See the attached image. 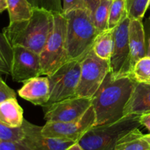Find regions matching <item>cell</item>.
<instances>
[{"label":"cell","instance_id":"9","mask_svg":"<svg viewBox=\"0 0 150 150\" xmlns=\"http://www.w3.org/2000/svg\"><path fill=\"white\" fill-rule=\"evenodd\" d=\"M96 116L91 106L79 120L69 122H46L42 127L44 136L54 139L79 142L90 128L95 126Z\"/></svg>","mask_w":150,"mask_h":150},{"label":"cell","instance_id":"26","mask_svg":"<svg viewBox=\"0 0 150 150\" xmlns=\"http://www.w3.org/2000/svg\"><path fill=\"white\" fill-rule=\"evenodd\" d=\"M23 130L21 127H10L0 122V141L18 142L23 139Z\"/></svg>","mask_w":150,"mask_h":150},{"label":"cell","instance_id":"3","mask_svg":"<svg viewBox=\"0 0 150 150\" xmlns=\"http://www.w3.org/2000/svg\"><path fill=\"white\" fill-rule=\"evenodd\" d=\"M64 15L67 21L66 42L69 60L82 59L92 49L99 34L92 14L87 8H81Z\"/></svg>","mask_w":150,"mask_h":150},{"label":"cell","instance_id":"6","mask_svg":"<svg viewBox=\"0 0 150 150\" xmlns=\"http://www.w3.org/2000/svg\"><path fill=\"white\" fill-rule=\"evenodd\" d=\"M81 60H69L53 74L47 76L50 97L45 105L76 96L81 75Z\"/></svg>","mask_w":150,"mask_h":150},{"label":"cell","instance_id":"20","mask_svg":"<svg viewBox=\"0 0 150 150\" xmlns=\"http://www.w3.org/2000/svg\"><path fill=\"white\" fill-rule=\"evenodd\" d=\"M13 56V46L4 33L0 32V77L10 75Z\"/></svg>","mask_w":150,"mask_h":150},{"label":"cell","instance_id":"15","mask_svg":"<svg viewBox=\"0 0 150 150\" xmlns=\"http://www.w3.org/2000/svg\"><path fill=\"white\" fill-rule=\"evenodd\" d=\"M150 111V84L136 83L124 110V117L140 116Z\"/></svg>","mask_w":150,"mask_h":150},{"label":"cell","instance_id":"11","mask_svg":"<svg viewBox=\"0 0 150 150\" xmlns=\"http://www.w3.org/2000/svg\"><path fill=\"white\" fill-rule=\"evenodd\" d=\"M10 76L14 81L24 83L42 74L39 54L22 46H13Z\"/></svg>","mask_w":150,"mask_h":150},{"label":"cell","instance_id":"19","mask_svg":"<svg viewBox=\"0 0 150 150\" xmlns=\"http://www.w3.org/2000/svg\"><path fill=\"white\" fill-rule=\"evenodd\" d=\"M34 9L27 0H8L7 11L10 23L29 19L33 14Z\"/></svg>","mask_w":150,"mask_h":150},{"label":"cell","instance_id":"23","mask_svg":"<svg viewBox=\"0 0 150 150\" xmlns=\"http://www.w3.org/2000/svg\"><path fill=\"white\" fill-rule=\"evenodd\" d=\"M127 16L126 0H113L109 10L108 29H114Z\"/></svg>","mask_w":150,"mask_h":150},{"label":"cell","instance_id":"8","mask_svg":"<svg viewBox=\"0 0 150 150\" xmlns=\"http://www.w3.org/2000/svg\"><path fill=\"white\" fill-rule=\"evenodd\" d=\"M130 19L126 16L114 29V48L109 60L110 73L114 79L129 76L131 71L129 45Z\"/></svg>","mask_w":150,"mask_h":150},{"label":"cell","instance_id":"37","mask_svg":"<svg viewBox=\"0 0 150 150\" xmlns=\"http://www.w3.org/2000/svg\"><path fill=\"white\" fill-rule=\"evenodd\" d=\"M149 3H150V1H149Z\"/></svg>","mask_w":150,"mask_h":150},{"label":"cell","instance_id":"22","mask_svg":"<svg viewBox=\"0 0 150 150\" xmlns=\"http://www.w3.org/2000/svg\"><path fill=\"white\" fill-rule=\"evenodd\" d=\"M129 77L136 83L150 84V57L139 59L132 68Z\"/></svg>","mask_w":150,"mask_h":150},{"label":"cell","instance_id":"4","mask_svg":"<svg viewBox=\"0 0 150 150\" xmlns=\"http://www.w3.org/2000/svg\"><path fill=\"white\" fill-rule=\"evenodd\" d=\"M140 126L139 116H125L114 122L94 126L79 143L84 150H115L117 142L123 136Z\"/></svg>","mask_w":150,"mask_h":150},{"label":"cell","instance_id":"32","mask_svg":"<svg viewBox=\"0 0 150 150\" xmlns=\"http://www.w3.org/2000/svg\"><path fill=\"white\" fill-rule=\"evenodd\" d=\"M101 1L102 0H84V2L86 8L92 13Z\"/></svg>","mask_w":150,"mask_h":150},{"label":"cell","instance_id":"18","mask_svg":"<svg viewBox=\"0 0 150 150\" xmlns=\"http://www.w3.org/2000/svg\"><path fill=\"white\" fill-rule=\"evenodd\" d=\"M114 29L98 34L94 42L92 51L100 58L109 61L114 48Z\"/></svg>","mask_w":150,"mask_h":150},{"label":"cell","instance_id":"30","mask_svg":"<svg viewBox=\"0 0 150 150\" xmlns=\"http://www.w3.org/2000/svg\"><path fill=\"white\" fill-rule=\"evenodd\" d=\"M144 29L145 39H146V56L150 57V16L144 23Z\"/></svg>","mask_w":150,"mask_h":150},{"label":"cell","instance_id":"2","mask_svg":"<svg viewBox=\"0 0 150 150\" xmlns=\"http://www.w3.org/2000/svg\"><path fill=\"white\" fill-rule=\"evenodd\" d=\"M54 14L41 9H34L29 19L9 23L3 33L12 46H22L40 54L49 37Z\"/></svg>","mask_w":150,"mask_h":150},{"label":"cell","instance_id":"31","mask_svg":"<svg viewBox=\"0 0 150 150\" xmlns=\"http://www.w3.org/2000/svg\"><path fill=\"white\" fill-rule=\"evenodd\" d=\"M139 122L141 123V125L146 127L150 134V111L139 116Z\"/></svg>","mask_w":150,"mask_h":150},{"label":"cell","instance_id":"1","mask_svg":"<svg viewBox=\"0 0 150 150\" xmlns=\"http://www.w3.org/2000/svg\"><path fill=\"white\" fill-rule=\"evenodd\" d=\"M136 82L129 76L114 79L108 73L92 99L96 116L95 125L118 121L124 117V110Z\"/></svg>","mask_w":150,"mask_h":150},{"label":"cell","instance_id":"33","mask_svg":"<svg viewBox=\"0 0 150 150\" xmlns=\"http://www.w3.org/2000/svg\"><path fill=\"white\" fill-rule=\"evenodd\" d=\"M65 150H84L79 142H75L67 148Z\"/></svg>","mask_w":150,"mask_h":150},{"label":"cell","instance_id":"27","mask_svg":"<svg viewBox=\"0 0 150 150\" xmlns=\"http://www.w3.org/2000/svg\"><path fill=\"white\" fill-rule=\"evenodd\" d=\"M0 150H32L23 141L7 142L0 141Z\"/></svg>","mask_w":150,"mask_h":150},{"label":"cell","instance_id":"24","mask_svg":"<svg viewBox=\"0 0 150 150\" xmlns=\"http://www.w3.org/2000/svg\"><path fill=\"white\" fill-rule=\"evenodd\" d=\"M150 0H126L127 16L130 19H143L150 6Z\"/></svg>","mask_w":150,"mask_h":150},{"label":"cell","instance_id":"12","mask_svg":"<svg viewBox=\"0 0 150 150\" xmlns=\"http://www.w3.org/2000/svg\"><path fill=\"white\" fill-rule=\"evenodd\" d=\"M23 142L32 150H65L75 142L47 137L42 133V127L23 120Z\"/></svg>","mask_w":150,"mask_h":150},{"label":"cell","instance_id":"29","mask_svg":"<svg viewBox=\"0 0 150 150\" xmlns=\"http://www.w3.org/2000/svg\"><path fill=\"white\" fill-rule=\"evenodd\" d=\"M13 98H16V92L0 77V103Z\"/></svg>","mask_w":150,"mask_h":150},{"label":"cell","instance_id":"34","mask_svg":"<svg viewBox=\"0 0 150 150\" xmlns=\"http://www.w3.org/2000/svg\"><path fill=\"white\" fill-rule=\"evenodd\" d=\"M8 0H0V13L7 10Z\"/></svg>","mask_w":150,"mask_h":150},{"label":"cell","instance_id":"36","mask_svg":"<svg viewBox=\"0 0 150 150\" xmlns=\"http://www.w3.org/2000/svg\"><path fill=\"white\" fill-rule=\"evenodd\" d=\"M146 150H150V148H149V149H146Z\"/></svg>","mask_w":150,"mask_h":150},{"label":"cell","instance_id":"28","mask_svg":"<svg viewBox=\"0 0 150 150\" xmlns=\"http://www.w3.org/2000/svg\"><path fill=\"white\" fill-rule=\"evenodd\" d=\"M86 8L84 0H62V13H69L76 9Z\"/></svg>","mask_w":150,"mask_h":150},{"label":"cell","instance_id":"17","mask_svg":"<svg viewBox=\"0 0 150 150\" xmlns=\"http://www.w3.org/2000/svg\"><path fill=\"white\" fill-rule=\"evenodd\" d=\"M150 143L139 128L134 129L123 136L118 141L115 150H146Z\"/></svg>","mask_w":150,"mask_h":150},{"label":"cell","instance_id":"35","mask_svg":"<svg viewBox=\"0 0 150 150\" xmlns=\"http://www.w3.org/2000/svg\"><path fill=\"white\" fill-rule=\"evenodd\" d=\"M144 137H145V139H146V140H147L148 142L150 143V134L149 133H148V134H146V135H144Z\"/></svg>","mask_w":150,"mask_h":150},{"label":"cell","instance_id":"10","mask_svg":"<svg viewBox=\"0 0 150 150\" xmlns=\"http://www.w3.org/2000/svg\"><path fill=\"white\" fill-rule=\"evenodd\" d=\"M92 106V99L73 97L43 106L46 122H69L81 118Z\"/></svg>","mask_w":150,"mask_h":150},{"label":"cell","instance_id":"7","mask_svg":"<svg viewBox=\"0 0 150 150\" xmlns=\"http://www.w3.org/2000/svg\"><path fill=\"white\" fill-rule=\"evenodd\" d=\"M110 70L109 61L98 57L91 50L81 60V75L76 96L92 98Z\"/></svg>","mask_w":150,"mask_h":150},{"label":"cell","instance_id":"25","mask_svg":"<svg viewBox=\"0 0 150 150\" xmlns=\"http://www.w3.org/2000/svg\"><path fill=\"white\" fill-rule=\"evenodd\" d=\"M34 8L54 13H62V0H27Z\"/></svg>","mask_w":150,"mask_h":150},{"label":"cell","instance_id":"5","mask_svg":"<svg viewBox=\"0 0 150 150\" xmlns=\"http://www.w3.org/2000/svg\"><path fill=\"white\" fill-rule=\"evenodd\" d=\"M67 18L62 13H54L52 29L40 54L42 74H53L69 61L67 52Z\"/></svg>","mask_w":150,"mask_h":150},{"label":"cell","instance_id":"13","mask_svg":"<svg viewBox=\"0 0 150 150\" xmlns=\"http://www.w3.org/2000/svg\"><path fill=\"white\" fill-rule=\"evenodd\" d=\"M18 91L19 96L35 105H45L49 100V81L48 77L33 78L23 83Z\"/></svg>","mask_w":150,"mask_h":150},{"label":"cell","instance_id":"21","mask_svg":"<svg viewBox=\"0 0 150 150\" xmlns=\"http://www.w3.org/2000/svg\"><path fill=\"white\" fill-rule=\"evenodd\" d=\"M113 0H102L92 14V20L99 33L108 29L109 10Z\"/></svg>","mask_w":150,"mask_h":150},{"label":"cell","instance_id":"14","mask_svg":"<svg viewBox=\"0 0 150 150\" xmlns=\"http://www.w3.org/2000/svg\"><path fill=\"white\" fill-rule=\"evenodd\" d=\"M129 45L131 67L146 56V45L142 19H130L129 25ZM132 70V69H131Z\"/></svg>","mask_w":150,"mask_h":150},{"label":"cell","instance_id":"16","mask_svg":"<svg viewBox=\"0 0 150 150\" xmlns=\"http://www.w3.org/2000/svg\"><path fill=\"white\" fill-rule=\"evenodd\" d=\"M23 120V110L16 98L0 103V122L10 127H21Z\"/></svg>","mask_w":150,"mask_h":150}]
</instances>
